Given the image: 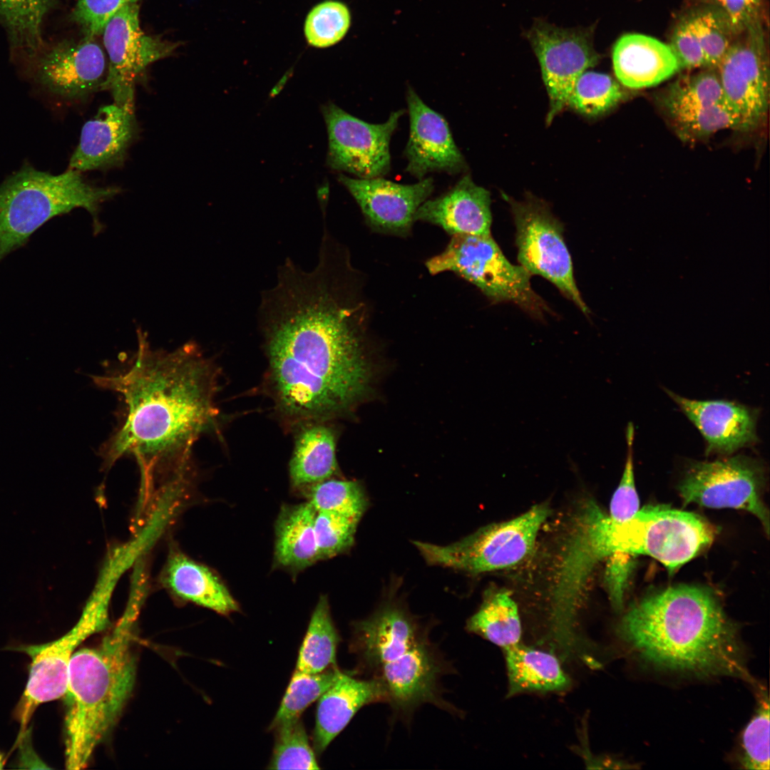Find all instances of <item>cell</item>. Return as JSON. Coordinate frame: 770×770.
Masks as SVG:
<instances>
[{"mask_svg":"<svg viewBox=\"0 0 770 770\" xmlns=\"http://www.w3.org/2000/svg\"><path fill=\"white\" fill-rule=\"evenodd\" d=\"M585 502L563 548L550 595V634L566 654L581 645L578 618L591 575L612 554L606 533L607 515L594 500Z\"/></svg>","mask_w":770,"mask_h":770,"instance_id":"obj_6","label":"cell"},{"mask_svg":"<svg viewBox=\"0 0 770 770\" xmlns=\"http://www.w3.org/2000/svg\"><path fill=\"white\" fill-rule=\"evenodd\" d=\"M606 531L612 553L649 555L670 573L707 548L715 535L699 515L663 505L644 508L623 523L607 515Z\"/></svg>","mask_w":770,"mask_h":770,"instance_id":"obj_7","label":"cell"},{"mask_svg":"<svg viewBox=\"0 0 770 770\" xmlns=\"http://www.w3.org/2000/svg\"><path fill=\"white\" fill-rule=\"evenodd\" d=\"M505 198L516 227L520 265L531 275H540L552 282L585 314H589L575 281L562 224L541 200L532 196L522 201Z\"/></svg>","mask_w":770,"mask_h":770,"instance_id":"obj_10","label":"cell"},{"mask_svg":"<svg viewBox=\"0 0 770 770\" xmlns=\"http://www.w3.org/2000/svg\"><path fill=\"white\" fill-rule=\"evenodd\" d=\"M443 666L428 640L379 670V679L387 700L397 710L406 712L423 703L444 706L439 698L438 680Z\"/></svg>","mask_w":770,"mask_h":770,"instance_id":"obj_24","label":"cell"},{"mask_svg":"<svg viewBox=\"0 0 770 770\" xmlns=\"http://www.w3.org/2000/svg\"><path fill=\"white\" fill-rule=\"evenodd\" d=\"M354 279L348 255L322 244L314 269L287 258L275 285L262 292L257 317L270 385L279 411L294 421L342 414L368 388L367 313Z\"/></svg>","mask_w":770,"mask_h":770,"instance_id":"obj_1","label":"cell"},{"mask_svg":"<svg viewBox=\"0 0 770 770\" xmlns=\"http://www.w3.org/2000/svg\"><path fill=\"white\" fill-rule=\"evenodd\" d=\"M665 391L704 437L707 454L729 455L757 441L756 411L734 401L692 400Z\"/></svg>","mask_w":770,"mask_h":770,"instance_id":"obj_21","label":"cell"},{"mask_svg":"<svg viewBox=\"0 0 770 770\" xmlns=\"http://www.w3.org/2000/svg\"><path fill=\"white\" fill-rule=\"evenodd\" d=\"M468 631L505 649L520 642L522 626L518 606L509 593H488L479 609L468 620Z\"/></svg>","mask_w":770,"mask_h":770,"instance_id":"obj_32","label":"cell"},{"mask_svg":"<svg viewBox=\"0 0 770 770\" xmlns=\"http://www.w3.org/2000/svg\"><path fill=\"white\" fill-rule=\"evenodd\" d=\"M53 0H0V21L13 48L29 57L43 45L44 19Z\"/></svg>","mask_w":770,"mask_h":770,"instance_id":"obj_33","label":"cell"},{"mask_svg":"<svg viewBox=\"0 0 770 770\" xmlns=\"http://www.w3.org/2000/svg\"><path fill=\"white\" fill-rule=\"evenodd\" d=\"M360 520L330 511H316L314 523L319 560L329 559L349 549Z\"/></svg>","mask_w":770,"mask_h":770,"instance_id":"obj_40","label":"cell"},{"mask_svg":"<svg viewBox=\"0 0 770 770\" xmlns=\"http://www.w3.org/2000/svg\"><path fill=\"white\" fill-rule=\"evenodd\" d=\"M734 34H739L759 21L761 0H715Z\"/></svg>","mask_w":770,"mask_h":770,"instance_id":"obj_47","label":"cell"},{"mask_svg":"<svg viewBox=\"0 0 770 770\" xmlns=\"http://www.w3.org/2000/svg\"><path fill=\"white\" fill-rule=\"evenodd\" d=\"M101 34L108 61L102 90L111 93L115 103L134 108L138 78L151 63L170 56L178 44L142 31L138 3L120 9Z\"/></svg>","mask_w":770,"mask_h":770,"instance_id":"obj_12","label":"cell"},{"mask_svg":"<svg viewBox=\"0 0 770 770\" xmlns=\"http://www.w3.org/2000/svg\"><path fill=\"white\" fill-rule=\"evenodd\" d=\"M617 632L657 667L749 678L737 628L707 587L681 585L652 594L630 607Z\"/></svg>","mask_w":770,"mask_h":770,"instance_id":"obj_3","label":"cell"},{"mask_svg":"<svg viewBox=\"0 0 770 770\" xmlns=\"http://www.w3.org/2000/svg\"><path fill=\"white\" fill-rule=\"evenodd\" d=\"M341 672L337 667L319 673L296 669L270 729L300 718L302 713L335 682Z\"/></svg>","mask_w":770,"mask_h":770,"instance_id":"obj_35","label":"cell"},{"mask_svg":"<svg viewBox=\"0 0 770 770\" xmlns=\"http://www.w3.org/2000/svg\"><path fill=\"white\" fill-rule=\"evenodd\" d=\"M764 467L742 455L712 461L692 462L679 484L684 504L709 508H734L755 515L767 535L769 514L762 500Z\"/></svg>","mask_w":770,"mask_h":770,"instance_id":"obj_11","label":"cell"},{"mask_svg":"<svg viewBox=\"0 0 770 770\" xmlns=\"http://www.w3.org/2000/svg\"><path fill=\"white\" fill-rule=\"evenodd\" d=\"M669 46L680 69L706 68L704 54L690 18L677 24Z\"/></svg>","mask_w":770,"mask_h":770,"instance_id":"obj_45","label":"cell"},{"mask_svg":"<svg viewBox=\"0 0 770 770\" xmlns=\"http://www.w3.org/2000/svg\"><path fill=\"white\" fill-rule=\"evenodd\" d=\"M136 133L134 108L113 103L86 121L69 168L79 172L121 165Z\"/></svg>","mask_w":770,"mask_h":770,"instance_id":"obj_22","label":"cell"},{"mask_svg":"<svg viewBox=\"0 0 770 770\" xmlns=\"http://www.w3.org/2000/svg\"><path fill=\"white\" fill-rule=\"evenodd\" d=\"M4 765V759L3 755L0 753V769H2Z\"/></svg>","mask_w":770,"mask_h":770,"instance_id":"obj_48","label":"cell"},{"mask_svg":"<svg viewBox=\"0 0 770 770\" xmlns=\"http://www.w3.org/2000/svg\"><path fill=\"white\" fill-rule=\"evenodd\" d=\"M352 650L361 663L379 670L427 640L418 622L399 605L387 604L354 623Z\"/></svg>","mask_w":770,"mask_h":770,"instance_id":"obj_23","label":"cell"},{"mask_svg":"<svg viewBox=\"0 0 770 770\" xmlns=\"http://www.w3.org/2000/svg\"><path fill=\"white\" fill-rule=\"evenodd\" d=\"M415 221L439 226L451 236L491 235L490 192L466 174L445 193L426 200L417 210Z\"/></svg>","mask_w":770,"mask_h":770,"instance_id":"obj_25","label":"cell"},{"mask_svg":"<svg viewBox=\"0 0 770 770\" xmlns=\"http://www.w3.org/2000/svg\"><path fill=\"white\" fill-rule=\"evenodd\" d=\"M337 468L334 432L319 421L310 422L296 438L289 463L292 485L309 487L332 478Z\"/></svg>","mask_w":770,"mask_h":770,"instance_id":"obj_31","label":"cell"},{"mask_svg":"<svg viewBox=\"0 0 770 770\" xmlns=\"http://www.w3.org/2000/svg\"><path fill=\"white\" fill-rule=\"evenodd\" d=\"M503 650L508 697L525 692H560L570 686V679L553 653L520 642Z\"/></svg>","mask_w":770,"mask_h":770,"instance_id":"obj_29","label":"cell"},{"mask_svg":"<svg viewBox=\"0 0 770 770\" xmlns=\"http://www.w3.org/2000/svg\"><path fill=\"white\" fill-rule=\"evenodd\" d=\"M741 764L745 769H769V702L766 696L742 734Z\"/></svg>","mask_w":770,"mask_h":770,"instance_id":"obj_41","label":"cell"},{"mask_svg":"<svg viewBox=\"0 0 770 770\" xmlns=\"http://www.w3.org/2000/svg\"><path fill=\"white\" fill-rule=\"evenodd\" d=\"M426 266L432 275L456 274L493 302H512L539 317L548 311L531 287V274L506 259L491 234L452 235L445 250L428 259Z\"/></svg>","mask_w":770,"mask_h":770,"instance_id":"obj_8","label":"cell"},{"mask_svg":"<svg viewBox=\"0 0 770 770\" xmlns=\"http://www.w3.org/2000/svg\"><path fill=\"white\" fill-rule=\"evenodd\" d=\"M550 510L537 504L511 520L484 526L446 545L414 541L428 565L478 574L513 567L532 553Z\"/></svg>","mask_w":770,"mask_h":770,"instance_id":"obj_9","label":"cell"},{"mask_svg":"<svg viewBox=\"0 0 770 770\" xmlns=\"http://www.w3.org/2000/svg\"><path fill=\"white\" fill-rule=\"evenodd\" d=\"M612 58L618 82L630 89L657 86L681 70L669 44L640 34L622 36Z\"/></svg>","mask_w":770,"mask_h":770,"instance_id":"obj_27","label":"cell"},{"mask_svg":"<svg viewBox=\"0 0 770 770\" xmlns=\"http://www.w3.org/2000/svg\"><path fill=\"white\" fill-rule=\"evenodd\" d=\"M140 0H77L72 18L86 36L101 34L109 19L123 6Z\"/></svg>","mask_w":770,"mask_h":770,"instance_id":"obj_44","label":"cell"},{"mask_svg":"<svg viewBox=\"0 0 770 770\" xmlns=\"http://www.w3.org/2000/svg\"><path fill=\"white\" fill-rule=\"evenodd\" d=\"M316 511H330L361 519L368 507L361 485L329 478L309 486L308 500Z\"/></svg>","mask_w":770,"mask_h":770,"instance_id":"obj_37","label":"cell"},{"mask_svg":"<svg viewBox=\"0 0 770 770\" xmlns=\"http://www.w3.org/2000/svg\"><path fill=\"white\" fill-rule=\"evenodd\" d=\"M165 587L176 597L229 615L239 605L215 573L183 553H172L162 574Z\"/></svg>","mask_w":770,"mask_h":770,"instance_id":"obj_28","label":"cell"},{"mask_svg":"<svg viewBox=\"0 0 770 770\" xmlns=\"http://www.w3.org/2000/svg\"><path fill=\"white\" fill-rule=\"evenodd\" d=\"M108 64L96 36L66 41L41 53L34 63L33 79L43 89L67 101L87 98L102 90Z\"/></svg>","mask_w":770,"mask_h":770,"instance_id":"obj_18","label":"cell"},{"mask_svg":"<svg viewBox=\"0 0 770 770\" xmlns=\"http://www.w3.org/2000/svg\"><path fill=\"white\" fill-rule=\"evenodd\" d=\"M635 429L632 423L626 428L627 455L620 481L614 492L610 504V519L623 523L632 518L640 510L633 463V443Z\"/></svg>","mask_w":770,"mask_h":770,"instance_id":"obj_43","label":"cell"},{"mask_svg":"<svg viewBox=\"0 0 770 770\" xmlns=\"http://www.w3.org/2000/svg\"><path fill=\"white\" fill-rule=\"evenodd\" d=\"M272 730L276 736L269 769H319L300 718L280 724Z\"/></svg>","mask_w":770,"mask_h":770,"instance_id":"obj_38","label":"cell"},{"mask_svg":"<svg viewBox=\"0 0 770 770\" xmlns=\"http://www.w3.org/2000/svg\"><path fill=\"white\" fill-rule=\"evenodd\" d=\"M119 192L116 187L88 183L76 170L53 175L23 166L0 185V261L50 219L75 208L92 215L98 232L100 205Z\"/></svg>","mask_w":770,"mask_h":770,"instance_id":"obj_5","label":"cell"},{"mask_svg":"<svg viewBox=\"0 0 770 770\" xmlns=\"http://www.w3.org/2000/svg\"><path fill=\"white\" fill-rule=\"evenodd\" d=\"M338 180L354 198L373 232L402 237L411 234L417 210L434 190L431 178L411 185L381 177L351 178L344 174Z\"/></svg>","mask_w":770,"mask_h":770,"instance_id":"obj_19","label":"cell"},{"mask_svg":"<svg viewBox=\"0 0 770 770\" xmlns=\"http://www.w3.org/2000/svg\"><path fill=\"white\" fill-rule=\"evenodd\" d=\"M322 111L329 137V168L363 179L382 177L389 172L390 140L404 110L391 113L379 124L357 118L333 103L324 105Z\"/></svg>","mask_w":770,"mask_h":770,"instance_id":"obj_13","label":"cell"},{"mask_svg":"<svg viewBox=\"0 0 770 770\" xmlns=\"http://www.w3.org/2000/svg\"><path fill=\"white\" fill-rule=\"evenodd\" d=\"M106 621L105 604H92L76 625L61 637L22 647L31 657L27 683L18 707L22 727L39 705L64 696L69 664L76 650L88 637L102 630Z\"/></svg>","mask_w":770,"mask_h":770,"instance_id":"obj_16","label":"cell"},{"mask_svg":"<svg viewBox=\"0 0 770 770\" xmlns=\"http://www.w3.org/2000/svg\"><path fill=\"white\" fill-rule=\"evenodd\" d=\"M659 103L683 140L695 141L724 129L737 130L715 68L679 77L662 93Z\"/></svg>","mask_w":770,"mask_h":770,"instance_id":"obj_17","label":"cell"},{"mask_svg":"<svg viewBox=\"0 0 770 770\" xmlns=\"http://www.w3.org/2000/svg\"><path fill=\"white\" fill-rule=\"evenodd\" d=\"M633 556L616 551L606 558L604 582L611 605L616 610H620L623 605L624 596L633 570Z\"/></svg>","mask_w":770,"mask_h":770,"instance_id":"obj_46","label":"cell"},{"mask_svg":"<svg viewBox=\"0 0 770 770\" xmlns=\"http://www.w3.org/2000/svg\"><path fill=\"white\" fill-rule=\"evenodd\" d=\"M319 699L313 734L314 749L318 754L327 749L361 707L386 701L387 697L378 677L361 679L342 672Z\"/></svg>","mask_w":770,"mask_h":770,"instance_id":"obj_26","label":"cell"},{"mask_svg":"<svg viewBox=\"0 0 770 770\" xmlns=\"http://www.w3.org/2000/svg\"><path fill=\"white\" fill-rule=\"evenodd\" d=\"M732 42L715 68L723 95L738 115L741 130H752L765 120L769 106V68L759 21Z\"/></svg>","mask_w":770,"mask_h":770,"instance_id":"obj_14","label":"cell"},{"mask_svg":"<svg viewBox=\"0 0 770 770\" xmlns=\"http://www.w3.org/2000/svg\"><path fill=\"white\" fill-rule=\"evenodd\" d=\"M624 97L620 83L611 76L585 71L576 81L567 106L584 115L597 117L615 108Z\"/></svg>","mask_w":770,"mask_h":770,"instance_id":"obj_36","label":"cell"},{"mask_svg":"<svg viewBox=\"0 0 770 770\" xmlns=\"http://www.w3.org/2000/svg\"><path fill=\"white\" fill-rule=\"evenodd\" d=\"M93 382L120 394L125 405L123 422L101 450L107 466L123 456L140 463L191 455L217 416V371L192 342L154 349L140 332L130 363Z\"/></svg>","mask_w":770,"mask_h":770,"instance_id":"obj_2","label":"cell"},{"mask_svg":"<svg viewBox=\"0 0 770 770\" xmlns=\"http://www.w3.org/2000/svg\"><path fill=\"white\" fill-rule=\"evenodd\" d=\"M702 46L706 68H715L732 44L734 34L723 14L702 11L690 18Z\"/></svg>","mask_w":770,"mask_h":770,"instance_id":"obj_42","label":"cell"},{"mask_svg":"<svg viewBox=\"0 0 770 770\" xmlns=\"http://www.w3.org/2000/svg\"><path fill=\"white\" fill-rule=\"evenodd\" d=\"M315 514L309 501L282 508L275 524L274 559L279 565L300 570L319 560Z\"/></svg>","mask_w":770,"mask_h":770,"instance_id":"obj_30","label":"cell"},{"mask_svg":"<svg viewBox=\"0 0 770 770\" xmlns=\"http://www.w3.org/2000/svg\"><path fill=\"white\" fill-rule=\"evenodd\" d=\"M594 28L564 29L537 19L526 33L538 59L550 109L547 123L565 106L582 73L597 64L600 54L593 47Z\"/></svg>","mask_w":770,"mask_h":770,"instance_id":"obj_15","label":"cell"},{"mask_svg":"<svg viewBox=\"0 0 770 770\" xmlns=\"http://www.w3.org/2000/svg\"><path fill=\"white\" fill-rule=\"evenodd\" d=\"M339 634L334 625L327 596L322 595L312 612L301 646L296 669L319 673L336 667Z\"/></svg>","mask_w":770,"mask_h":770,"instance_id":"obj_34","label":"cell"},{"mask_svg":"<svg viewBox=\"0 0 770 770\" xmlns=\"http://www.w3.org/2000/svg\"><path fill=\"white\" fill-rule=\"evenodd\" d=\"M131 610L97 645L76 651L70 662L64 694L68 769L87 766L133 691L136 662L133 650L135 612Z\"/></svg>","mask_w":770,"mask_h":770,"instance_id":"obj_4","label":"cell"},{"mask_svg":"<svg viewBox=\"0 0 770 770\" xmlns=\"http://www.w3.org/2000/svg\"><path fill=\"white\" fill-rule=\"evenodd\" d=\"M406 101L410 130L404 150L406 172L420 180L430 173L456 175L466 170L465 158L443 116L425 104L410 86Z\"/></svg>","mask_w":770,"mask_h":770,"instance_id":"obj_20","label":"cell"},{"mask_svg":"<svg viewBox=\"0 0 770 770\" xmlns=\"http://www.w3.org/2000/svg\"><path fill=\"white\" fill-rule=\"evenodd\" d=\"M350 13L344 4L327 1L316 6L308 14L304 34L309 44L319 48L332 46L346 34Z\"/></svg>","mask_w":770,"mask_h":770,"instance_id":"obj_39","label":"cell"}]
</instances>
